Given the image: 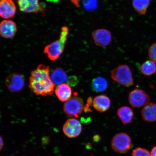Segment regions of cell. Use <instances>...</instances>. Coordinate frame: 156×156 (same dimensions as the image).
Segmentation results:
<instances>
[{
  "label": "cell",
  "mask_w": 156,
  "mask_h": 156,
  "mask_svg": "<svg viewBox=\"0 0 156 156\" xmlns=\"http://www.w3.org/2000/svg\"><path fill=\"white\" fill-rule=\"evenodd\" d=\"M150 59L156 63V43L152 44L148 52Z\"/></svg>",
  "instance_id": "22"
},
{
  "label": "cell",
  "mask_w": 156,
  "mask_h": 156,
  "mask_svg": "<svg viewBox=\"0 0 156 156\" xmlns=\"http://www.w3.org/2000/svg\"><path fill=\"white\" fill-rule=\"evenodd\" d=\"M51 79L55 85H59L67 81V74L61 68H57L54 69L50 75Z\"/></svg>",
  "instance_id": "17"
},
{
  "label": "cell",
  "mask_w": 156,
  "mask_h": 156,
  "mask_svg": "<svg viewBox=\"0 0 156 156\" xmlns=\"http://www.w3.org/2000/svg\"><path fill=\"white\" fill-rule=\"evenodd\" d=\"M141 71L144 75L150 76L154 75L156 73L155 63L151 60L144 62L141 66Z\"/></svg>",
  "instance_id": "20"
},
{
  "label": "cell",
  "mask_w": 156,
  "mask_h": 156,
  "mask_svg": "<svg viewBox=\"0 0 156 156\" xmlns=\"http://www.w3.org/2000/svg\"><path fill=\"white\" fill-rule=\"evenodd\" d=\"M111 76L113 80L126 87L131 86L133 84L132 73L128 66L122 65L112 70Z\"/></svg>",
  "instance_id": "3"
},
{
  "label": "cell",
  "mask_w": 156,
  "mask_h": 156,
  "mask_svg": "<svg viewBox=\"0 0 156 156\" xmlns=\"http://www.w3.org/2000/svg\"><path fill=\"white\" fill-rule=\"evenodd\" d=\"M132 156H151L148 150L141 147L136 148L133 151Z\"/></svg>",
  "instance_id": "21"
},
{
  "label": "cell",
  "mask_w": 156,
  "mask_h": 156,
  "mask_svg": "<svg viewBox=\"0 0 156 156\" xmlns=\"http://www.w3.org/2000/svg\"><path fill=\"white\" fill-rule=\"evenodd\" d=\"M50 67L41 64L31 73L29 87L35 94L46 96L53 94L55 85L51 79Z\"/></svg>",
  "instance_id": "1"
},
{
  "label": "cell",
  "mask_w": 156,
  "mask_h": 156,
  "mask_svg": "<svg viewBox=\"0 0 156 156\" xmlns=\"http://www.w3.org/2000/svg\"><path fill=\"white\" fill-rule=\"evenodd\" d=\"M5 83L9 90L13 92H19L24 86V78L19 73L12 74L6 78Z\"/></svg>",
  "instance_id": "9"
},
{
  "label": "cell",
  "mask_w": 156,
  "mask_h": 156,
  "mask_svg": "<svg viewBox=\"0 0 156 156\" xmlns=\"http://www.w3.org/2000/svg\"><path fill=\"white\" fill-rule=\"evenodd\" d=\"M4 146V141L2 138L0 136V151L2 149Z\"/></svg>",
  "instance_id": "27"
},
{
  "label": "cell",
  "mask_w": 156,
  "mask_h": 156,
  "mask_svg": "<svg viewBox=\"0 0 156 156\" xmlns=\"http://www.w3.org/2000/svg\"><path fill=\"white\" fill-rule=\"evenodd\" d=\"M151 154V156H156V146L152 149Z\"/></svg>",
  "instance_id": "26"
},
{
  "label": "cell",
  "mask_w": 156,
  "mask_h": 156,
  "mask_svg": "<svg viewBox=\"0 0 156 156\" xmlns=\"http://www.w3.org/2000/svg\"><path fill=\"white\" fill-rule=\"evenodd\" d=\"M128 100L133 107L140 108L149 103L150 98L145 91L141 89H136L130 93Z\"/></svg>",
  "instance_id": "6"
},
{
  "label": "cell",
  "mask_w": 156,
  "mask_h": 156,
  "mask_svg": "<svg viewBox=\"0 0 156 156\" xmlns=\"http://www.w3.org/2000/svg\"><path fill=\"white\" fill-rule=\"evenodd\" d=\"M117 115L124 124L131 123L134 116L133 111L129 107L127 106L122 107L119 108Z\"/></svg>",
  "instance_id": "16"
},
{
  "label": "cell",
  "mask_w": 156,
  "mask_h": 156,
  "mask_svg": "<svg viewBox=\"0 0 156 156\" xmlns=\"http://www.w3.org/2000/svg\"><path fill=\"white\" fill-rule=\"evenodd\" d=\"M92 36L95 44L102 47L108 45L112 41V33L106 29H96L93 32Z\"/></svg>",
  "instance_id": "7"
},
{
  "label": "cell",
  "mask_w": 156,
  "mask_h": 156,
  "mask_svg": "<svg viewBox=\"0 0 156 156\" xmlns=\"http://www.w3.org/2000/svg\"><path fill=\"white\" fill-rule=\"evenodd\" d=\"M18 4L20 9L25 12H38L43 9L39 0H18Z\"/></svg>",
  "instance_id": "10"
},
{
  "label": "cell",
  "mask_w": 156,
  "mask_h": 156,
  "mask_svg": "<svg viewBox=\"0 0 156 156\" xmlns=\"http://www.w3.org/2000/svg\"><path fill=\"white\" fill-rule=\"evenodd\" d=\"M93 105L95 110L103 112L108 110L111 106V101L109 98L104 95H101L95 97Z\"/></svg>",
  "instance_id": "13"
},
{
  "label": "cell",
  "mask_w": 156,
  "mask_h": 156,
  "mask_svg": "<svg viewBox=\"0 0 156 156\" xmlns=\"http://www.w3.org/2000/svg\"><path fill=\"white\" fill-rule=\"evenodd\" d=\"M97 0H85L84 2H83L85 7L87 9H93L92 5H93L95 8L97 6Z\"/></svg>",
  "instance_id": "23"
},
{
  "label": "cell",
  "mask_w": 156,
  "mask_h": 156,
  "mask_svg": "<svg viewBox=\"0 0 156 156\" xmlns=\"http://www.w3.org/2000/svg\"><path fill=\"white\" fill-rule=\"evenodd\" d=\"M16 7L12 0H0V17L9 19L14 16Z\"/></svg>",
  "instance_id": "11"
},
{
  "label": "cell",
  "mask_w": 156,
  "mask_h": 156,
  "mask_svg": "<svg viewBox=\"0 0 156 156\" xmlns=\"http://www.w3.org/2000/svg\"><path fill=\"white\" fill-rule=\"evenodd\" d=\"M84 103L79 97H73L64 103V111L68 116L78 117L82 112Z\"/></svg>",
  "instance_id": "5"
},
{
  "label": "cell",
  "mask_w": 156,
  "mask_h": 156,
  "mask_svg": "<svg viewBox=\"0 0 156 156\" xmlns=\"http://www.w3.org/2000/svg\"><path fill=\"white\" fill-rule=\"evenodd\" d=\"M111 145L115 151L120 153H126L129 151L131 147V138L128 134L120 133L113 137Z\"/></svg>",
  "instance_id": "4"
},
{
  "label": "cell",
  "mask_w": 156,
  "mask_h": 156,
  "mask_svg": "<svg viewBox=\"0 0 156 156\" xmlns=\"http://www.w3.org/2000/svg\"><path fill=\"white\" fill-rule=\"evenodd\" d=\"M91 85L93 91L96 92H102L107 88L108 83L104 78L99 77L93 80Z\"/></svg>",
  "instance_id": "18"
},
{
  "label": "cell",
  "mask_w": 156,
  "mask_h": 156,
  "mask_svg": "<svg viewBox=\"0 0 156 156\" xmlns=\"http://www.w3.org/2000/svg\"><path fill=\"white\" fill-rule=\"evenodd\" d=\"M68 34L69 28L66 26L62 27L59 38L44 48V53L52 61H55L63 52Z\"/></svg>",
  "instance_id": "2"
},
{
  "label": "cell",
  "mask_w": 156,
  "mask_h": 156,
  "mask_svg": "<svg viewBox=\"0 0 156 156\" xmlns=\"http://www.w3.org/2000/svg\"><path fill=\"white\" fill-rule=\"evenodd\" d=\"M78 79L76 76H70L67 80V83L68 85L74 87L77 85L78 83Z\"/></svg>",
  "instance_id": "24"
},
{
  "label": "cell",
  "mask_w": 156,
  "mask_h": 156,
  "mask_svg": "<svg viewBox=\"0 0 156 156\" xmlns=\"http://www.w3.org/2000/svg\"><path fill=\"white\" fill-rule=\"evenodd\" d=\"M69 1L75 7L77 8L80 7V2L81 0H69Z\"/></svg>",
  "instance_id": "25"
},
{
  "label": "cell",
  "mask_w": 156,
  "mask_h": 156,
  "mask_svg": "<svg viewBox=\"0 0 156 156\" xmlns=\"http://www.w3.org/2000/svg\"><path fill=\"white\" fill-rule=\"evenodd\" d=\"M63 132L67 137L75 138L79 136L82 131V125L79 120L69 119L64 124Z\"/></svg>",
  "instance_id": "8"
},
{
  "label": "cell",
  "mask_w": 156,
  "mask_h": 156,
  "mask_svg": "<svg viewBox=\"0 0 156 156\" xmlns=\"http://www.w3.org/2000/svg\"><path fill=\"white\" fill-rule=\"evenodd\" d=\"M16 30V25L12 21L5 20L0 23V34L4 38L13 37Z\"/></svg>",
  "instance_id": "12"
},
{
  "label": "cell",
  "mask_w": 156,
  "mask_h": 156,
  "mask_svg": "<svg viewBox=\"0 0 156 156\" xmlns=\"http://www.w3.org/2000/svg\"><path fill=\"white\" fill-rule=\"evenodd\" d=\"M48 2H50L54 3H58L60 0H46Z\"/></svg>",
  "instance_id": "28"
},
{
  "label": "cell",
  "mask_w": 156,
  "mask_h": 156,
  "mask_svg": "<svg viewBox=\"0 0 156 156\" xmlns=\"http://www.w3.org/2000/svg\"><path fill=\"white\" fill-rule=\"evenodd\" d=\"M151 3V0H133L132 5L135 10L139 14L144 15Z\"/></svg>",
  "instance_id": "19"
},
{
  "label": "cell",
  "mask_w": 156,
  "mask_h": 156,
  "mask_svg": "<svg viewBox=\"0 0 156 156\" xmlns=\"http://www.w3.org/2000/svg\"><path fill=\"white\" fill-rule=\"evenodd\" d=\"M142 119L147 122H153L156 121V104L148 103L144 106L141 111Z\"/></svg>",
  "instance_id": "14"
},
{
  "label": "cell",
  "mask_w": 156,
  "mask_h": 156,
  "mask_svg": "<svg viewBox=\"0 0 156 156\" xmlns=\"http://www.w3.org/2000/svg\"><path fill=\"white\" fill-rule=\"evenodd\" d=\"M55 93L60 101L66 102L71 97L72 91L69 85L64 83L58 86L55 89Z\"/></svg>",
  "instance_id": "15"
}]
</instances>
